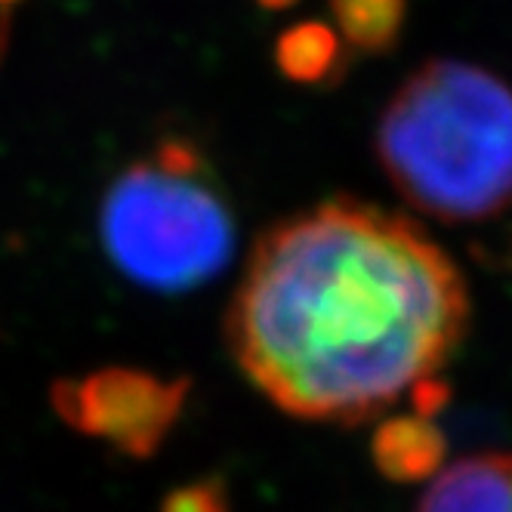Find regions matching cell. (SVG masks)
I'll use <instances>...</instances> for the list:
<instances>
[{
  "label": "cell",
  "mask_w": 512,
  "mask_h": 512,
  "mask_svg": "<svg viewBox=\"0 0 512 512\" xmlns=\"http://www.w3.org/2000/svg\"><path fill=\"white\" fill-rule=\"evenodd\" d=\"M469 321L466 275L423 226L331 198L256 238L226 343L281 414L355 426L442 374Z\"/></svg>",
  "instance_id": "obj_1"
},
{
  "label": "cell",
  "mask_w": 512,
  "mask_h": 512,
  "mask_svg": "<svg viewBox=\"0 0 512 512\" xmlns=\"http://www.w3.org/2000/svg\"><path fill=\"white\" fill-rule=\"evenodd\" d=\"M374 155L392 189L438 223L512 204V87L463 59H426L383 105Z\"/></svg>",
  "instance_id": "obj_2"
},
{
  "label": "cell",
  "mask_w": 512,
  "mask_h": 512,
  "mask_svg": "<svg viewBox=\"0 0 512 512\" xmlns=\"http://www.w3.org/2000/svg\"><path fill=\"white\" fill-rule=\"evenodd\" d=\"M96 226L108 263L155 294L198 290L235 256L232 204L186 136H164L108 182Z\"/></svg>",
  "instance_id": "obj_3"
},
{
  "label": "cell",
  "mask_w": 512,
  "mask_h": 512,
  "mask_svg": "<svg viewBox=\"0 0 512 512\" xmlns=\"http://www.w3.org/2000/svg\"><path fill=\"white\" fill-rule=\"evenodd\" d=\"M189 377H161L130 364H105L50 386L56 417L133 460L155 457L189 405Z\"/></svg>",
  "instance_id": "obj_4"
},
{
  "label": "cell",
  "mask_w": 512,
  "mask_h": 512,
  "mask_svg": "<svg viewBox=\"0 0 512 512\" xmlns=\"http://www.w3.org/2000/svg\"><path fill=\"white\" fill-rule=\"evenodd\" d=\"M417 512H512V454H472L445 466Z\"/></svg>",
  "instance_id": "obj_5"
},
{
  "label": "cell",
  "mask_w": 512,
  "mask_h": 512,
  "mask_svg": "<svg viewBox=\"0 0 512 512\" xmlns=\"http://www.w3.org/2000/svg\"><path fill=\"white\" fill-rule=\"evenodd\" d=\"M448 438L435 420L420 414L383 417L371 435V460L395 485L432 482L445 469Z\"/></svg>",
  "instance_id": "obj_6"
},
{
  "label": "cell",
  "mask_w": 512,
  "mask_h": 512,
  "mask_svg": "<svg viewBox=\"0 0 512 512\" xmlns=\"http://www.w3.org/2000/svg\"><path fill=\"white\" fill-rule=\"evenodd\" d=\"M346 53L349 47L334 25L321 19H303L278 34L272 59L284 81L300 87H324L343 75Z\"/></svg>",
  "instance_id": "obj_7"
},
{
  "label": "cell",
  "mask_w": 512,
  "mask_h": 512,
  "mask_svg": "<svg viewBox=\"0 0 512 512\" xmlns=\"http://www.w3.org/2000/svg\"><path fill=\"white\" fill-rule=\"evenodd\" d=\"M327 10L343 44L364 56L392 53L408 22V0H327Z\"/></svg>",
  "instance_id": "obj_8"
},
{
  "label": "cell",
  "mask_w": 512,
  "mask_h": 512,
  "mask_svg": "<svg viewBox=\"0 0 512 512\" xmlns=\"http://www.w3.org/2000/svg\"><path fill=\"white\" fill-rule=\"evenodd\" d=\"M161 512H232L229 488L219 475L173 488L161 500Z\"/></svg>",
  "instance_id": "obj_9"
},
{
  "label": "cell",
  "mask_w": 512,
  "mask_h": 512,
  "mask_svg": "<svg viewBox=\"0 0 512 512\" xmlns=\"http://www.w3.org/2000/svg\"><path fill=\"white\" fill-rule=\"evenodd\" d=\"M408 398H411L414 414L435 420L438 414H442V411L448 408V401H451V386H448V380H445L442 374H435V377L420 380V383L408 392Z\"/></svg>",
  "instance_id": "obj_10"
},
{
  "label": "cell",
  "mask_w": 512,
  "mask_h": 512,
  "mask_svg": "<svg viewBox=\"0 0 512 512\" xmlns=\"http://www.w3.org/2000/svg\"><path fill=\"white\" fill-rule=\"evenodd\" d=\"M263 10H269V13H281V10H290V7H297L300 0H256Z\"/></svg>",
  "instance_id": "obj_11"
},
{
  "label": "cell",
  "mask_w": 512,
  "mask_h": 512,
  "mask_svg": "<svg viewBox=\"0 0 512 512\" xmlns=\"http://www.w3.org/2000/svg\"><path fill=\"white\" fill-rule=\"evenodd\" d=\"M16 4H22V0H0V13L10 10V7H16Z\"/></svg>",
  "instance_id": "obj_12"
}]
</instances>
